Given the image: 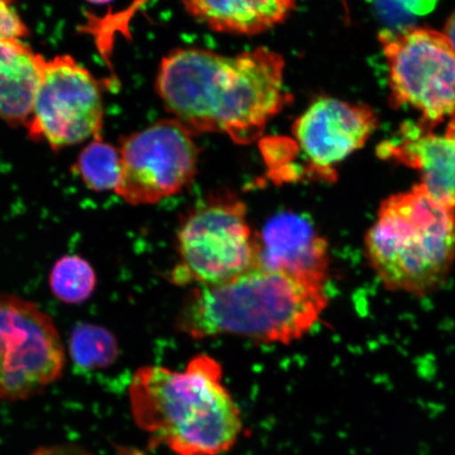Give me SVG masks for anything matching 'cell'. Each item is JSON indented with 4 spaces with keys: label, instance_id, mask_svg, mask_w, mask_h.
Wrapping results in <instances>:
<instances>
[{
    "label": "cell",
    "instance_id": "ba28073f",
    "mask_svg": "<svg viewBox=\"0 0 455 455\" xmlns=\"http://www.w3.org/2000/svg\"><path fill=\"white\" fill-rule=\"evenodd\" d=\"M104 99L100 83L70 55L45 60L30 119L28 138L60 151L101 138Z\"/></svg>",
    "mask_w": 455,
    "mask_h": 455
},
{
    "label": "cell",
    "instance_id": "4fadbf2b",
    "mask_svg": "<svg viewBox=\"0 0 455 455\" xmlns=\"http://www.w3.org/2000/svg\"><path fill=\"white\" fill-rule=\"evenodd\" d=\"M45 60L20 38L0 39V121L26 126L36 104Z\"/></svg>",
    "mask_w": 455,
    "mask_h": 455
},
{
    "label": "cell",
    "instance_id": "d6986e66",
    "mask_svg": "<svg viewBox=\"0 0 455 455\" xmlns=\"http://www.w3.org/2000/svg\"><path fill=\"white\" fill-rule=\"evenodd\" d=\"M30 455H94L82 446L76 443H60V445L44 446L36 449Z\"/></svg>",
    "mask_w": 455,
    "mask_h": 455
},
{
    "label": "cell",
    "instance_id": "7a4b0ae2",
    "mask_svg": "<svg viewBox=\"0 0 455 455\" xmlns=\"http://www.w3.org/2000/svg\"><path fill=\"white\" fill-rule=\"evenodd\" d=\"M129 400L134 422L151 445L175 455H221L242 434V412L223 383V369L206 355L193 358L184 371L136 370Z\"/></svg>",
    "mask_w": 455,
    "mask_h": 455
},
{
    "label": "cell",
    "instance_id": "5bb4252c",
    "mask_svg": "<svg viewBox=\"0 0 455 455\" xmlns=\"http://www.w3.org/2000/svg\"><path fill=\"white\" fill-rule=\"evenodd\" d=\"M186 10L212 30L256 36L283 24L297 0H181Z\"/></svg>",
    "mask_w": 455,
    "mask_h": 455
},
{
    "label": "cell",
    "instance_id": "9a60e30c",
    "mask_svg": "<svg viewBox=\"0 0 455 455\" xmlns=\"http://www.w3.org/2000/svg\"><path fill=\"white\" fill-rule=\"evenodd\" d=\"M73 169L89 190L116 192L121 179V151L102 138L91 140Z\"/></svg>",
    "mask_w": 455,
    "mask_h": 455
},
{
    "label": "cell",
    "instance_id": "ac0fdd59",
    "mask_svg": "<svg viewBox=\"0 0 455 455\" xmlns=\"http://www.w3.org/2000/svg\"><path fill=\"white\" fill-rule=\"evenodd\" d=\"M14 3L15 0H0V39H22L30 36V30L22 20Z\"/></svg>",
    "mask_w": 455,
    "mask_h": 455
},
{
    "label": "cell",
    "instance_id": "3957f363",
    "mask_svg": "<svg viewBox=\"0 0 455 455\" xmlns=\"http://www.w3.org/2000/svg\"><path fill=\"white\" fill-rule=\"evenodd\" d=\"M326 287L255 268L215 286L195 287L178 329L196 339L235 335L288 345L303 338L328 305Z\"/></svg>",
    "mask_w": 455,
    "mask_h": 455
},
{
    "label": "cell",
    "instance_id": "52a82bcc",
    "mask_svg": "<svg viewBox=\"0 0 455 455\" xmlns=\"http://www.w3.org/2000/svg\"><path fill=\"white\" fill-rule=\"evenodd\" d=\"M67 350L52 316L33 301L0 292V398L22 401L57 382Z\"/></svg>",
    "mask_w": 455,
    "mask_h": 455
},
{
    "label": "cell",
    "instance_id": "ffe728a7",
    "mask_svg": "<svg viewBox=\"0 0 455 455\" xmlns=\"http://www.w3.org/2000/svg\"><path fill=\"white\" fill-rule=\"evenodd\" d=\"M407 12L423 16L429 14L436 7L439 0H392Z\"/></svg>",
    "mask_w": 455,
    "mask_h": 455
},
{
    "label": "cell",
    "instance_id": "277c9868",
    "mask_svg": "<svg viewBox=\"0 0 455 455\" xmlns=\"http://www.w3.org/2000/svg\"><path fill=\"white\" fill-rule=\"evenodd\" d=\"M363 248L390 291L418 297L435 292L455 264V208L419 183L395 193L380 203Z\"/></svg>",
    "mask_w": 455,
    "mask_h": 455
},
{
    "label": "cell",
    "instance_id": "44dd1931",
    "mask_svg": "<svg viewBox=\"0 0 455 455\" xmlns=\"http://www.w3.org/2000/svg\"><path fill=\"white\" fill-rule=\"evenodd\" d=\"M443 36L448 38V41L451 42L453 49L455 50V11L448 17L445 27H443Z\"/></svg>",
    "mask_w": 455,
    "mask_h": 455
},
{
    "label": "cell",
    "instance_id": "2e32d148",
    "mask_svg": "<svg viewBox=\"0 0 455 455\" xmlns=\"http://www.w3.org/2000/svg\"><path fill=\"white\" fill-rule=\"evenodd\" d=\"M49 287L60 303L81 305L94 294L98 275L88 259L78 254H67L51 268Z\"/></svg>",
    "mask_w": 455,
    "mask_h": 455
},
{
    "label": "cell",
    "instance_id": "7c38bea8",
    "mask_svg": "<svg viewBox=\"0 0 455 455\" xmlns=\"http://www.w3.org/2000/svg\"><path fill=\"white\" fill-rule=\"evenodd\" d=\"M377 152L383 161L417 171L430 195L455 208V116L441 133L420 123H405Z\"/></svg>",
    "mask_w": 455,
    "mask_h": 455
},
{
    "label": "cell",
    "instance_id": "6da1fadb",
    "mask_svg": "<svg viewBox=\"0 0 455 455\" xmlns=\"http://www.w3.org/2000/svg\"><path fill=\"white\" fill-rule=\"evenodd\" d=\"M283 70V56L265 47L233 56L178 49L164 57L156 89L193 134H225L248 145L290 101Z\"/></svg>",
    "mask_w": 455,
    "mask_h": 455
},
{
    "label": "cell",
    "instance_id": "30bf717a",
    "mask_svg": "<svg viewBox=\"0 0 455 455\" xmlns=\"http://www.w3.org/2000/svg\"><path fill=\"white\" fill-rule=\"evenodd\" d=\"M379 124L378 114L367 105L333 98L313 101L293 124L294 138L307 161L305 174L335 180V167L362 149Z\"/></svg>",
    "mask_w": 455,
    "mask_h": 455
},
{
    "label": "cell",
    "instance_id": "7402d4cb",
    "mask_svg": "<svg viewBox=\"0 0 455 455\" xmlns=\"http://www.w3.org/2000/svg\"><path fill=\"white\" fill-rule=\"evenodd\" d=\"M85 2H88L90 4H106L113 2V0H85Z\"/></svg>",
    "mask_w": 455,
    "mask_h": 455
},
{
    "label": "cell",
    "instance_id": "8992f818",
    "mask_svg": "<svg viewBox=\"0 0 455 455\" xmlns=\"http://www.w3.org/2000/svg\"><path fill=\"white\" fill-rule=\"evenodd\" d=\"M387 67L390 101L419 113L435 129L455 116V50L443 32L411 27L379 34Z\"/></svg>",
    "mask_w": 455,
    "mask_h": 455
},
{
    "label": "cell",
    "instance_id": "e0dca14e",
    "mask_svg": "<svg viewBox=\"0 0 455 455\" xmlns=\"http://www.w3.org/2000/svg\"><path fill=\"white\" fill-rule=\"evenodd\" d=\"M118 355L117 339L109 330L90 323L72 330L69 355L78 368L85 371L106 369L116 363Z\"/></svg>",
    "mask_w": 455,
    "mask_h": 455
},
{
    "label": "cell",
    "instance_id": "8fae6325",
    "mask_svg": "<svg viewBox=\"0 0 455 455\" xmlns=\"http://www.w3.org/2000/svg\"><path fill=\"white\" fill-rule=\"evenodd\" d=\"M258 267L325 286L329 244L306 216L284 212L256 232Z\"/></svg>",
    "mask_w": 455,
    "mask_h": 455
},
{
    "label": "cell",
    "instance_id": "9c48e42d",
    "mask_svg": "<svg viewBox=\"0 0 455 455\" xmlns=\"http://www.w3.org/2000/svg\"><path fill=\"white\" fill-rule=\"evenodd\" d=\"M193 135L173 118L124 139L116 195L132 206H148L183 191L197 172Z\"/></svg>",
    "mask_w": 455,
    "mask_h": 455
},
{
    "label": "cell",
    "instance_id": "5b68a950",
    "mask_svg": "<svg viewBox=\"0 0 455 455\" xmlns=\"http://www.w3.org/2000/svg\"><path fill=\"white\" fill-rule=\"evenodd\" d=\"M178 250L170 275L178 286H215L255 269L258 243L246 204L232 195L198 204L180 227Z\"/></svg>",
    "mask_w": 455,
    "mask_h": 455
}]
</instances>
